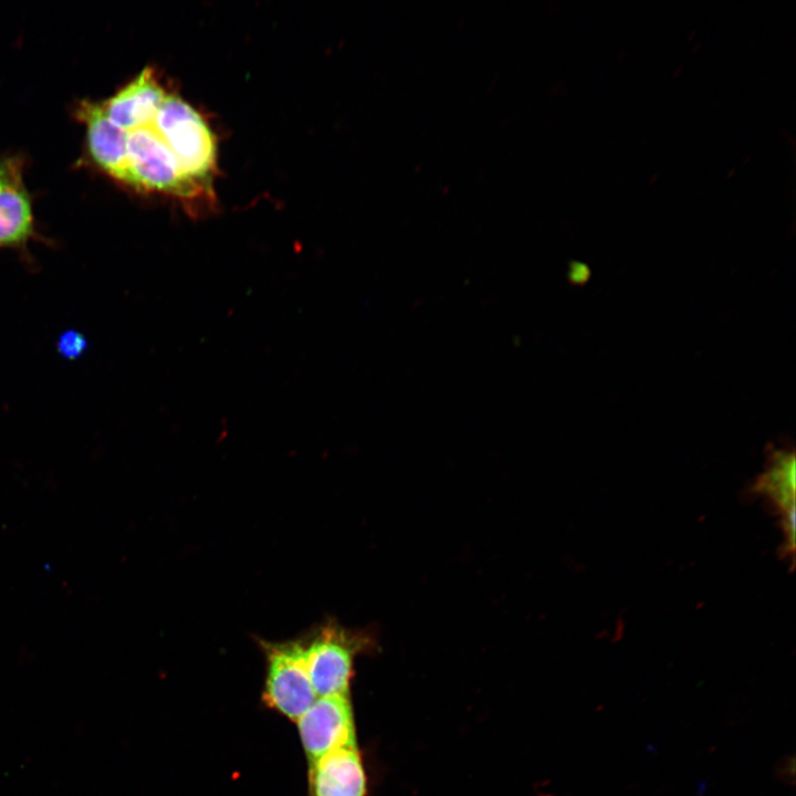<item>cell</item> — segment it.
I'll list each match as a JSON object with an SVG mask.
<instances>
[{"label": "cell", "instance_id": "cell-1", "mask_svg": "<svg viewBox=\"0 0 796 796\" xmlns=\"http://www.w3.org/2000/svg\"><path fill=\"white\" fill-rule=\"evenodd\" d=\"M174 155L185 178L201 195H211L216 140L202 116L186 101L168 95L151 124Z\"/></svg>", "mask_w": 796, "mask_h": 796}, {"label": "cell", "instance_id": "cell-5", "mask_svg": "<svg viewBox=\"0 0 796 796\" xmlns=\"http://www.w3.org/2000/svg\"><path fill=\"white\" fill-rule=\"evenodd\" d=\"M295 723L308 762L335 750L356 746L348 694L316 698Z\"/></svg>", "mask_w": 796, "mask_h": 796}, {"label": "cell", "instance_id": "cell-11", "mask_svg": "<svg viewBox=\"0 0 796 796\" xmlns=\"http://www.w3.org/2000/svg\"><path fill=\"white\" fill-rule=\"evenodd\" d=\"M86 347V338L74 329L63 332L56 343L59 354L71 360L78 358L85 352Z\"/></svg>", "mask_w": 796, "mask_h": 796}, {"label": "cell", "instance_id": "cell-6", "mask_svg": "<svg viewBox=\"0 0 796 796\" xmlns=\"http://www.w3.org/2000/svg\"><path fill=\"white\" fill-rule=\"evenodd\" d=\"M166 96L167 93L154 70L146 67L126 86L100 104L112 123L130 132L151 126Z\"/></svg>", "mask_w": 796, "mask_h": 796}, {"label": "cell", "instance_id": "cell-10", "mask_svg": "<svg viewBox=\"0 0 796 796\" xmlns=\"http://www.w3.org/2000/svg\"><path fill=\"white\" fill-rule=\"evenodd\" d=\"M757 489L786 515L795 516V460L792 454H778L760 479Z\"/></svg>", "mask_w": 796, "mask_h": 796}, {"label": "cell", "instance_id": "cell-14", "mask_svg": "<svg viewBox=\"0 0 796 796\" xmlns=\"http://www.w3.org/2000/svg\"><path fill=\"white\" fill-rule=\"evenodd\" d=\"M4 163H6V160H1V161H0V175H1L2 170H3V168H4Z\"/></svg>", "mask_w": 796, "mask_h": 796}, {"label": "cell", "instance_id": "cell-12", "mask_svg": "<svg viewBox=\"0 0 796 796\" xmlns=\"http://www.w3.org/2000/svg\"><path fill=\"white\" fill-rule=\"evenodd\" d=\"M794 768H795V762L793 756H787L784 760H782L778 764V767L776 769L777 776L779 779H784L787 782V779H792L794 777Z\"/></svg>", "mask_w": 796, "mask_h": 796}, {"label": "cell", "instance_id": "cell-2", "mask_svg": "<svg viewBox=\"0 0 796 796\" xmlns=\"http://www.w3.org/2000/svg\"><path fill=\"white\" fill-rule=\"evenodd\" d=\"M369 646L365 633L334 622L304 641L306 668L316 696L348 694L354 659Z\"/></svg>", "mask_w": 796, "mask_h": 796}, {"label": "cell", "instance_id": "cell-13", "mask_svg": "<svg viewBox=\"0 0 796 796\" xmlns=\"http://www.w3.org/2000/svg\"><path fill=\"white\" fill-rule=\"evenodd\" d=\"M706 787H708V783L705 781L699 782L698 795L702 796L705 793Z\"/></svg>", "mask_w": 796, "mask_h": 796}, {"label": "cell", "instance_id": "cell-7", "mask_svg": "<svg viewBox=\"0 0 796 796\" xmlns=\"http://www.w3.org/2000/svg\"><path fill=\"white\" fill-rule=\"evenodd\" d=\"M35 237L32 207L14 159H6L0 175V249L24 251Z\"/></svg>", "mask_w": 796, "mask_h": 796}, {"label": "cell", "instance_id": "cell-4", "mask_svg": "<svg viewBox=\"0 0 796 796\" xmlns=\"http://www.w3.org/2000/svg\"><path fill=\"white\" fill-rule=\"evenodd\" d=\"M124 182L142 190L185 199L202 196L185 178L174 155L153 126L128 132Z\"/></svg>", "mask_w": 796, "mask_h": 796}, {"label": "cell", "instance_id": "cell-9", "mask_svg": "<svg viewBox=\"0 0 796 796\" xmlns=\"http://www.w3.org/2000/svg\"><path fill=\"white\" fill-rule=\"evenodd\" d=\"M77 115L86 126L88 151L94 163L124 182L128 132L112 123L100 103L82 102Z\"/></svg>", "mask_w": 796, "mask_h": 796}, {"label": "cell", "instance_id": "cell-3", "mask_svg": "<svg viewBox=\"0 0 796 796\" xmlns=\"http://www.w3.org/2000/svg\"><path fill=\"white\" fill-rule=\"evenodd\" d=\"M262 647L266 661L262 700L296 722L317 698L306 668L304 640L263 642Z\"/></svg>", "mask_w": 796, "mask_h": 796}, {"label": "cell", "instance_id": "cell-8", "mask_svg": "<svg viewBox=\"0 0 796 796\" xmlns=\"http://www.w3.org/2000/svg\"><path fill=\"white\" fill-rule=\"evenodd\" d=\"M307 796H366V774L357 746L308 762Z\"/></svg>", "mask_w": 796, "mask_h": 796}]
</instances>
